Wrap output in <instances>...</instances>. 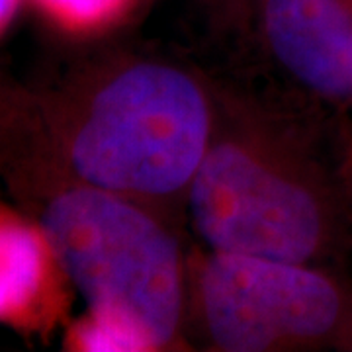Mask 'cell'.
I'll return each instance as SVG.
<instances>
[{
  "label": "cell",
  "mask_w": 352,
  "mask_h": 352,
  "mask_svg": "<svg viewBox=\"0 0 352 352\" xmlns=\"http://www.w3.org/2000/svg\"><path fill=\"white\" fill-rule=\"evenodd\" d=\"M0 178L50 243L88 314L175 346L186 315L178 239L159 210L88 184L65 164L34 94L0 76Z\"/></svg>",
  "instance_id": "obj_1"
},
{
  "label": "cell",
  "mask_w": 352,
  "mask_h": 352,
  "mask_svg": "<svg viewBox=\"0 0 352 352\" xmlns=\"http://www.w3.org/2000/svg\"><path fill=\"white\" fill-rule=\"evenodd\" d=\"M65 164L159 212L186 201L217 112L190 71L159 59L76 69L32 92Z\"/></svg>",
  "instance_id": "obj_2"
},
{
  "label": "cell",
  "mask_w": 352,
  "mask_h": 352,
  "mask_svg": "<svg viewBox=\"0 0 352 352\" xmlns=\"http://www.w3.org/2000/svg\"><path fill=\"white\" fill-rule=\"evenodd\" d=\"M210 251L311 264L327 239L325 204L288 139L215 118L210 149L186 196Z\"/></svg>",
  "instance_id": "obj_3"
},
{
  "label": "cell",
  "mask_w": 352,
  "mask_h": 352,
  "mask_svg": "<svg viewBox=\"0 0 352 352\" xmlns=\"http://www.w3.org/2000/svg\"><path fill=\"white\" fill-rule=\"evenodd\" d=\"M194 307L217 351L276 352L329 337L342 296L311 264L208 251L196 270Z\"/></svg>",
  "instance_id": "obj_4"
},
{
  "label": "cell",
  "mask_w": 352,
  "mask_h": 352,
  "mask_svg": "<svg viewBox=\"0 0 352 352\" xmlns=\"http://www.w3.org/2000/svg\"><path fill=\"white\" fill-rule=\"evenodd\" d=\"M266 47L311 94L352 96V0H261Z\"/></svg>",
  "instance_id": "obj_5"
},
{
  "label": "cell",
  "mask_w": 352,
  "mask_h": 352,
  "mask_svg": "<svg viewBox=\"0 0 352 352\" xmlns=\"http://www.w3.org/2000/svg\"><path fill=\"white\" fill-rule=\"evenodd\" d=\"M63 274L45 235L28 215L0 204V321L50 327L63 311Z\"/></svg>",
  "instance_id": "obj_6"
},
{
  "label": "cell",
  "mask_w": 352,
  "mask_h": 352,
  "mask_svg": "<svg viewBox=\"0 0 352 352\" xmlns=\"http://www.w3.org/2000/svg\"><path fill=\"white\" fill-rule=\"evenodd\" d=\"M51 24L71 34H87L112 24L131 0H32Z\"/></svg>",
  "instance_id": "obj_7"
},
{
  "label": "cell",
  "mask_w": 352,
  "mask_h": 352,
  "mask_svg": "<svg viewBox=\"0 0 352 352\" xmlns=\"http://www.w3.org/2000/svg\"><path fill=\"white\" fill-rule=\"evenodd\" d=\"M75 351L96 352H149V342L139 335L138 331L124 323L88 314L80 317L69 331L67 340Z\"/></svg>",
  "instance_id": "obj_8"
},
{
  "label": "cell",
  "mask_w": 352,
  "mask_h": 352,
  "mask_svg": "<svg viewBox=\"0 0 352 352\" xmlns=\"http://www.w3.org/2000/svg\"><path fill=\"white\" fill-rule=\"evenodd\" d=\"M24 0H0V36L4 34V30L10 25L16 12L20 10Z\"/></svg>",
  "instance_id": "obj_9"
},
{
  "label": "cell",
  "mask_w": 352,
  "mask_h": 352,
  "mask_svg": "<svg viewBox=\"0 0 352 352\" xmlns=\"http://www.w3.org/2000/svg\"><path fill=\"white\" fill-rule=\"evenodd\" d=\"M227 2H237V4H245V2H251V0H227ZM252 2H261V0H252Z\"/></svg>",
  "instance_id": "obj_10"
}]
</instances>
